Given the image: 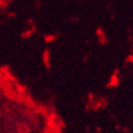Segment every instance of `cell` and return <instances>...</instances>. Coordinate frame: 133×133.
Masks as SVG:
<instances>
[]
</instances>
